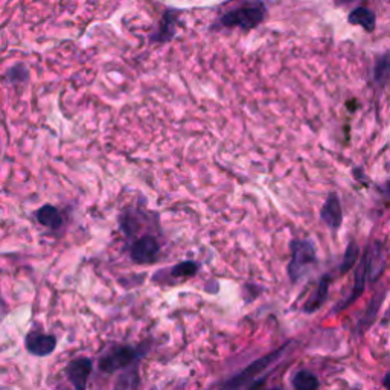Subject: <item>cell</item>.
<instances>
[{"instance_id":"obj_11","label":"cell","mask_w":390,"mask_h":390,"mask_svg":"<svg viewBox=\"0 0 390 390\" xmlns=\"http://www.w3.org/2000/svg\"><path fill=\"white\" fill-rule=\"evenodd\" d=\"M348 21L351 25L363 28L366 32H373L375 26H377V16L375 12L366 6H357L352 10L348 16Z\"/></svg>"},{"instance_id":"obj_16","label":"cell","mask_w":390,"mask_h":390,"mask_svg":"<svg viewBox=\"0 0 390 390\" xmlns=\"http://www.w3.org/2000/svg\"><path fill=\"white\" fill-rule=\"evenodd\" d=\"M139 384V373L134 366L129 367V371L119 375L113 390H136Z\"/></svg>"},{"instance_id":"obj_17","label":"cell","mask_w":390,"mask_h":390,"mask_svg":"<svg viewBox=\"0 0 390 390\" xmlns=\"http://www.w3.org/2000/svg\"><path fill=\"white\" fill-rule=\"evenodd\" d=\"M200 266L195 261H183L169 270V276L174 279H187L197 275Z\"/></svg>"},{"instance_id":"obj_7","label":"cell","mask_w":390,"mask_h":390,"mask_svg":"<svg viewBox=\"0 0 390 390\" xmlns=\"http://www.w3.org/2000/svg\"><path fill=\"white\" fill-rule=\"evenodd\" d=\"M93 371V362L89 357H77L66 366V378L73 390H87V382Z\"/></svg>"},{"instance_id":"obj_21","label":"cell","mask_w":390,"mask_h":390,"mask_svg":"<svg viewBox=\"0 0 390 390\" xmlns=\"http://www.w3.org/2000/svg\"><path fill=\"white\" fill-rule=\"evenodd\" d=\"M382 384H384V387H386L387 390H390V372L386 373L384 380H382Z\"/></svg>"},{"instance_id":"obj_18","label":"cell","mask_w":390,"mask_h":390,"mask_svg":"<svg viewBox=\"0 0 390 390\" xmlns=\"http://www.w3.org/2000/svg\"><path fill=\"white\" fill-rule=\"evenodd\" d=\"M5 80L10 82V84L16 86V84H25V82L29 81V71L25 64H14L11 66L8 71L5 73Z\"/></svg>"},{"instance_id":"obj_5","label":"cell","mask_w":390,"mask_h":390,"mask_svg":"<svg viewBox=\"0 0 390 390\" xmlns=\"http://www.w3.org/2000/svg\"><path fill=\"white\" fill-rule=\"evenodd\" d=\"M317 262L316 250L310 241L296 239L291 243V261L288 264V276L291 282H297L311 266Z\"/></svg>"},{"instance_id":"obj_6","label":"cell","mask_w":390,"mask_h":390,"mask_svg":"<svg viewBox=\"0 0 390 390\" xmlns=\"http://www.w3.org/2000/svg\"><path fill=\"white\" fill-rule=\"evenodd\" d=\"M160 244L153 235L136 239L130 247V258L136 264H153L159 259Z\"/></svg>"},{"instance_id":"obj_3","label":"cell","mask_w":390,"mask_h":390,"mask_svg":"<svg viewBox=\"0 0 390 390\" xmlns=\"http://www.w3.org/2000/svg\"><path fill=\"white\" fill-rule=\"evenodd\" d=\"M287 348H288V344H284V346H281L279 349H276L264 357L254 360L253 363L244 367V369L239 373H236L235 377H232L224 382L220 390H241L243 387L249 384V382H252L254 378H257L259 373L267 371L270 366H272L275 362H277V358L282 357V354Z\"/></svg>"},{"instance_id":"obj_23","label":"cell","mask_w":390,"mask_h":390,"mask_svg":"<svg viewBox=\"0 0 390 390\" xmlns=\"http://www.w3.org/2000/svg\"><path fill=\"white\" fill-rule=\"evenodd\" d=\"M272 390H279V389H272Z\"/></svg>"},{"instance_id":"obj_8","label":"cell","mask_w":390,"mask_h":390,"mask_svg":"<svg viewBox=\"0 0 390 390\" xmlns=\"http://www.w3.org/2000/svg\"><path fill=\"white\" fill-rule=\"evenodd\" d=\"M180 14L182 12L174 8L165 10L159 20V24H157L156 31L149 35V43L163 44L174 39L176 32H177V24H178Z\"/></svg>"},{"instance_id":"obj_15","label":"cell","mask_w":390,"mask_h":390,"mask_svg":"<svg viewBox=\"0 0 390 390\" xmlns=\"http://www.w3.org/2000/svg\"><path fill=\"white\" fill-rule=\"evenodd\" d=\"M291 384L295 390H319L320 381L310 371H299L292 375Z\"/></svg>"},{"instance_id":"obj_13","label":"cell","mask_w":390,"mask_h":390,"mask_svg":"<svg viewBox=\"0 0 390 390\" xmlns=\"http://www.w3.org/2000/svg\"><path fill=\"white\" fill-rule=\"evenodd\" d=\"M331 279H333V277L329 276V275H325L324 277H322L316 291L313 292L308 301H306V304L304 305V311L305 313H316L320 308V306L324 305V302L328 299V292H329V285H331Z\"/></svg>"},{"instance_id":"obj_14","label":"cell","mask_w":390,"mask_h":390,"mask_svg":"<svg viewBox=\"0 0 390 390\" xmlns=\"http://www.w3.org/2000/svg\"><path fill=\"white\" fill-rule=\"evenodd\" d=\"M372 81L377 87H386L390 82V50L375 58Z\"/></svg>"},{"instance_id":"obj_12","label":"cell","mask_w":390,"mask_h":390,"mask_svg":"<svg viewBox=\"0 0 390 390\" xmlns=\"http://www.w3.org/2000/svg\"><path fill=\"white\" fill-rule=\"evenodd\" d=\"M35 219L41 226L50 230H59L63 228V215L52 205H44L40 209H37Z\"/></svg>"},{"instance_id":"obj_2","label":"cell","mask_w":390,"mask_h":390,"mask_svg":"<svg viewBox=\"0 0 390 390\" xmlns=\"http://www.w3.org/2000/svg\"><path fill=\"white\" fill-rule=\"evenodd\" d=\"M267 17V6L262 0H252L236 6L234 10L223 12L212 24V29H241L252 31L258 28Z\"/></svg>"},{"instance_id":"obj_4","label":"cell","mask_w":390,"mask_h":390,"mask_svg":"<svg viewBox=\"0 0 390 390\" xmlns=\"http://www.w3.org/2000/svg\"><path fill=\"white\" fill-rule=\"evenodd\" d=\"M140 357V349L136 346H113L107 349L100 358V369L104 373H115L134 366Z\"/></svg>"},{"instance_id":"obj_19","label":"cell","mask_w":390,"mask_h":390,"mask_svg":"<svg viewBox=\"0 0 390 390\" xmlns=\"http://www.w3.org/2000/svg\"><path fill=\"white\" fill-rule=\"evenodd\" d=\"M360 257V249L355 241H351L346 247V252H344V257L342 261V266H340V273L344 275L346 272L355 266V262Z\"/></svg>"},{"instance_id":"obj_9","label":"cell","mask_w":390,"mask_h":390,"mask_svg":"<svg viewBox=\"0 0 390 390\" xmlns=\"http://www.w3.org/2000/svg\"><path fill=\"white\" fill-rule=\"evenodd\" d=\"M25 348L31 355L48 357L57 348V339L50 334L40 331H31L25 337Z\"/></svg>"},{"instance_id":"obj_22","label":"cell","mask_w":390,"mask_h":390,"mask_svg":"<svg viewBox=\"0 0 390 390\" xmlns=\"http://www.w3.org/2000/svg\"><path fill=\"white\" fill-rule=\"evenodd\" d=\"M382 192H386L390 197V182H387L384 186H382Z\"/></svg>"},{"instance_id":"obj_20","label":"cell","mask_w":390,"mask_h":390,"mask_svg":"<svg viewBox=\"0 0 390 390\" xmlns=\"http://www.w3.org/2000/svg\"><path fill=\"white\" fill-rule=\"evenodd\" d=\"M355 0H334V3L337 6H346V5H351V3H354Z\"/></svg>"},{"instance_id":"obj_10","label":"cell","mask_w":390,"mask_h":390,"mask_svg":"<svg viewBox=\"0 0 390 390\" xmlns=\"http://www.w3.org/2000/svg\"><path fill=\"white\" fill-rule=\"evenodd\" d=\"M320 216L324 223L329 229L337 230L343 223V211H342V205H340V200H339V195L335 192L329 194L326 201L322 206V211H320Z\"/></svg>"},{"instance_id":"obj_1","label":"cell","mask_w":390,"mask_h":390,"mask_svg":"<svg viewBox=\"0 0 390 390\" xmlns=\"http://www.w3.org/2000/svg\"><path fill=\"white\" fill-rule=\"evenodd\" d=\"M384 259H382V247L380 243H372L364 253V257L360 262V267L355 273V282L352 287L351 295L343 302L335 306L334 311H342L346 306L354 304L357 299L363 295L366 288V282H375L384 270Z\"/></svg>"}]
</instances>
